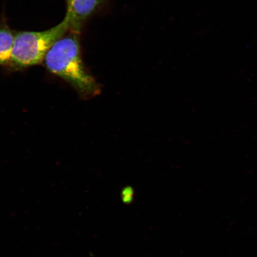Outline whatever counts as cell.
I'll list each match as a JSON object with an SVG mask.
<instances>
[{
	"label": "cell",
	"instance_id": "277c9868",
	"mask_svg": "<svg viewBox=\"0 0 257 257\" xmlns=\"http://www.w3.org/2000/svg\"><path fill=\"white\" fill-rule=\"evenodd\" d=\"M15 34L5 24L0 26V66L11 63Z\"/></svg>",
	"mask_w": 257,
	"mask_h": 257
},
{
	"label": "cell",
	"instance_id": "6da1fadb",
	"mask_svg": "<svg viewBox=\"0 0 257 257\" xmlns=\"http://www.w3.org/2000/svg\"><path fill=\"white\" fill-rule=\"evenodd\" d=\"M78 34H73L57 41L48 51L45 64L51 73L69 83L82 97L97 95L100 88L83 64Z\"/></svg>",
	"mask_w": 257,
	"mask_h": 257
},
{
	"label": "cell",
	"instance_id": "7a4b0ae2",
	"mask_svg": "<svg viewBox=\"0 0 257 257\" xmlns=\"http://www.w3.org/2000/svg\"><path fill=\"white\" fill-rule=\"evenodd\" d=\"M69 30L68 18L65 16L61 23L49 30L16 34L9 66L21 69L41 63L50 48Z\"/></svg>",
	"mask_w": 257,
	"mask_h": 257
},
{
	"label": "cell",
	"instance_id": "3957f363",
	"mask_svg": "<svg viewBox=\"0 0 257 257\" xmlns=\"http://www.w3.org/2000/svg\"><path fill=\"white\" fill-rule=\"evenodd\" d=\"M101 0H66V16L69 22V31L79 34L83 22L95 11Z\"/></svg>",
	"mask_w": 257,
	"mask_h": 257
},
{
	"label": "cell",
	"instance_id": "5b68a950",
	"mask_svg": "<svg viewBox=\"0 0 257 257\" xmlns=\"http://www.w3.org/2000/svg\"><path fill=\"white\" fill-rule=\"evenodd\" d=\"M121 200L124 204H131L134 200V191L130 186L123 189L121 194Z\"/></svg>",
	"mask_w": 257,
	"mask_h": 257
}]
</instances>
